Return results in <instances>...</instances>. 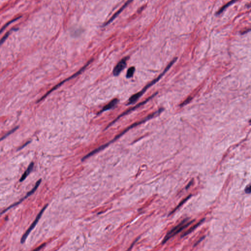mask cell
Here are the masks:
<instances>
[{
    "instance_id": "9c48e42d",
    "label": "cell",
    "mask_w": 251,
    "mask_h": 251,
    "mask_svg": "<svg viewBox=\"0 0 251 251\" xmlns=\"http://www.w3.org/2000/svg\"><path fill=\"white\" fill-rule=\"evenodd\" d=\"M205 218H204V219H202V220H201L197 224H196V225H195L194 226H193L192 227H191L190 229L188 230V231H187L186 232H184V234H182V237H184V236H187V235H188V234H190L191 232H192L194 230L196 229L197 227H198V226H200V225H201V223H202V222H204L205 221Z\"/></svg>"
},
{
    "instance_id": "d6986e66",
    "label": "cell",
    "mask_w": 251,
    "mask_h": 251,
    "mask_svg": "<svg viewBox=\"0 0 251 251\" xmlns=\"http://www.w3.org/2000/svg\"><path fill=\"white\" fill-rule=\"evenodd\" d=\"M45 245V244H43L42 245H41V246L39 247L38 248H37L36 249H35V251H38V250L41 249V248H42L43 247H44Z\"/></svg>"
},
{
    "instance_id": "8992f818",
    "label": "cell",
    "mask_w": 251,
    "mask_h": 251,
    "mask_svg": "<svg viewBox=\"0 0 251 251\" xmlns=\"http://www.w3.org/2000/svg\"><path fill=\"white\" fill-rule=\"evenodd\" d=\"M132 1H133V0H128V1H127V3H126L125 4V5H124V6H123L122 7V8H120V10H118V11L117 12H116V13H115V14L111 18H110V20L108 21V22H107L106 24H105V26L108 25V24H109L110 23H111L112 21H113L114 20L115 18H116V17H117V16L123 11V10H124V8H125L126 6H127L128 5H129V3H130V2H132Z\"/></svg>"
},
{
    "instance_id": "ffe728a7",
    "label": "cell",
    "mask_w": 251,
    "mask_h": 251,
    "mask_svg": "<svg viewBox=\"0 0 251 251\" xmlns=\"http://www.w3.org/2000/svg\"><path fill=\"white\" fill-rule=\"evenodd\" d=\"M30 141H29V142H27V143H26L24 145H23V146H22V147H21L20 148H19V150H20V149H22L25 146H26L27 144H28V143H30Z\"/></svg>"
},
{
    "instance_id": "5b68a950",
    "label": "cell",
    "mask_w": 251,
    "mask_h": 251,
    "mask_svg": "<svg viewBox=\"0 0 251 251\" xmlns=\"http://www.w3.org/2000/svg\"><path fill=\"white\" fill-rule=\"evenodd\" d=\"M41 179H40V180H38L37 182H36V184H35V187H33V188L32 189V190H31L30 192H28V194H27L26 195L25 197H24L23 199H22L20 201H19L18 202H16V203H15V204H13V205H12V206H10V207H8V208H7V209H6L5 210H3V212H2V214H4V213H5V212H6L7 210H9L10 209H11V208L13 207H15V206H17V205H19V204H20V203H21V202H22V201H23L24 200L26 199V198H28V197H29L30 195H31V194H33V193H34L35 191V190L37 189V188H38V187H39V185H40V183H41Z\"/></svg>"
},
{
    "instance_id": "4fadbf2b",
    "label": "cell",
    "mask_w": 251,
    "mask_h": 251,
    "mask_svg": "<svg viewBox=\"0 0 251 251\" xmlns=\"http://www.w3.org/2000/svg\"><path fill=\"white\" fill-rule=\"evenodd\" d=\"M21 17H18L17 18H15V19H13L12 20L10 21V22H8V23L6 24L5 25V26H3V28H1V30H0V34H1L2 33V32L4 31V30L6 28V27L10 25V24L12 23L13 22H15L16 21L18 20V19H20Z\"/></svg>"
},
{
    "instance_id": "6da1fadb",
    "label": "cell",
    "mask_w": 251,
    "mask_h": 251,
    "mask_svg": "<svg viewBox=\"0 0 251 251\" xmlns=\"http://www.w3.org/2000/svg\"><path fill=\"white\" fill-rule=\"evenodd\" d=\"M177 60V58H175L174 60H173L172 61H171V62L168 65V66H167L166 68L163 71V72L162 73V74H160V75L159 76V77H157V78H155V80H153L152 82H151L150 83H149L148 85H147L144 88H143V89L141 91H140L138 93H137L136 94H135V95H133L132 97H130V98L129 99V103H128V105H130V104H133L134 103H135V102H137V100H138L139 98L140 97H141L142 95H143L145 92V91L147 90L149 88V87H150L151 86H152L153 85H154L155 83H156L157 82H158L159 80V79H160L161 78H162V76H163L164 75L166 72L167 71L169 70V69L170 68L171 66H172L173 64L175 62V61Z\"/></svg>"
},
{
    "instance_id": "7a4b0ae2",
    "label": "cell",
    "mask_w": 251,
    "mask_h": 251,
    "mask_svg": "<svg viewBox=\"0 0 251 251\" xmlns=\"http://www.w3.org/2000/svg\"><path fill=\"white\" fill-rule=\"evenodd\" d=\"M188 220V218H185L178 225L175 227H173L171 231H170L167 234L165 237L164 238L163 241L162 242V244H165L171 238L174 237L176 234H179V232H180L182 230H184V229H185L187 227H188V226L191 224L192 223H193L195 221V220H193V221H191L189 222H187Z\"/></svg>"
},
{
    "instance_id": "ba28073f",
    "label": "cell",
    "mask_w": 251,
    "mask_h": 251,
    "mask_svg": "<svg viewBox=\"0 0 251 251\" xmlns=\"http://www.w3.org/2000/svg\"><path fill=\"white\" fill-rule=\"evenodd\" d=\"M33 166H34V163H33V162H31V163H30V164L29 165V166H28V168H27V170L25 171V172L24 173V174L22 175V177L21 178V179H20V182H22L23 180H25L26 178L28 177V176L29 174L31 172V170L33 169Z\"/></svg>"
},
{
    "instance_id": "52a82bcc",
    "label": "cell",
    "mask_w": 251,
    "mask_h": 251,
    "mask_svg": "<svg viewBox=\"0 0 251 251\" xmlns=\"http://www.w3.org/2000/svg\"><path fill=\"white\" fill-rule=\"evenodd\" d=\"M118 102V100L117 99H114L110 103H108L107 105H105V107H103V110L101 111V112H100V113H101L102 112H105V111L113 108L117 104Z\"/></svg>"
},
{
    "instance_id": "2e32d148",
    "label": "cell",
    "mask_w": 251,
    "mask_h": 251,
    "mask_svg": "<svg viewBox=\"0 0 251 251\" xmlns=\"http://www.w3.org/2000/svg\"><path fill=\"white\" fill-rule=\"evenodd\" d=\"M251 185H250V184H249V185H248V186H247V187H246V188H245V192L247 193V194H250V193H251Z\"/></svg>"
},
{
    "instance_id": "5bb4252c",
    "label": "cell",
    "mask_w": 251,
    "mask_h": 251,
    "mask_svg": "<svg viewBox=\"0 0 251 251\" xmlns=\"http://www.w3.org/2000/svg\"><path fill=\"white\" fill-rule=\"evenodd\" d=\"M18 127L15 128H14V129H13L12 130H10V132H8V133H6V135H5L3 137H2V138H0V141H2L5 138H6V137H8V135H10V134L13 133V132H15L17 129Z\"/></svg>"
},
{
    "instance_id": "8fae6325",
    "label": "cell",
    "mask_w": 251,
    "mask_h": 251,
    "mask_svg": "<svg viewBox=\"0 0 251 251\" xmlns=\"http://www.w3.org/2000/svg\"><path fill=\"white\" fill-rule=\"evenodd\" d=\"M237 1V0H232V1L230 2L229 3H227V5H225V6L222 7V8H221V10H219L218 11V12L217 13V15H218V14H220V13H221L223 12V10H224L226 9V8L228 7V6H230V5H232V3H234V2Z\"/></svg>"
},
{
    "instance_id": "7c38bea8",
    "label": "cell",
    "mask_w": 251,
    "mask_h": 251,
    "mask_svg": "<svg viewBox=\"0 0 251 251\" xmlns=\"http://www.w3.org/2000/svg\"><path fill=\"white\" fill-rule=\"evenodd\" d=\"M191 195H189V196H188V197H187V198H185V199L183 200V201H182V202H180V203L179 204V205H178V206L177 207H176V209H175L174 210L171 212V213L169 215H171V214H172L173 213H174V212L175 211H176L177 209H179V207H180V206H182V205H183V204H184V202H186V201L187 200L189 199V198L191 197Z\"/></svg>"
},
{
    "instance_id": "277c9868",
    "label": "cell",
    "mask_w": 251,
    "mask_h": 251,
    "mask_svg": "<svg viewBox=\"0 0 251 251\" xmlns=\"http://www.w3.org/2000/svg\"><path fill=\"white\" fill-rule=\"evenodd\" d=\"M127 58H125L118 63L113 70V74L115 76L119 75L120 73L125 69L127 65Z\"/></svg>"
},
{
    "instance_id": "e0dca14e",
    "label": "cell",
    "mask_w": 251,
    "mask_h": 251,
    "mask_svg": "<svg viewBox=\"0 0 251 251\" xmlns=\"http://www.w3.org/2000/svg\"><path fill=\"white\" fill-rule=\"evenodd\" d=\"M192 182H193V180H192L191 181H190L189 183L188 184V185H187L185 188H186V189H187L188 188H189L190 187V186L192 185Z\"/></svg>"
},
{
    "instance_id": "3957f363",
    "label": "cell",
    "mask_w": 251,
    "mask_h": 251,
    "mask_svg": "<svg viewBox=\"0 0 251 251\" xmlns=\"http://www.w3.org/2000/svg\"><path fill=\"white\" fill-rule=\"evenodd\" d=\"M47 206H48V205H46V206L43 208L40 211V212H39V214H38L37 216L36 217V219H35L34 222H33V224H31V226H30L29 229L27 230V232H25V234H24L23 235L22 239H21V243L23 244V243H24V242H25L26 240V239H27V237H28V234H30V232H31V231L34 229V227H35L36 224H37L38 222L39 219H40V218L41 217V215H42L43 213V212L44 211V210H45L47 208Z\"/></svg>"
},
{
    "instance_id": "9a60e30c",
    "label": "cell",
    "mask_w": 251,
    "mask_h": 251,
    "mask_svg": "<svg viewBox=\"0 0 251 251\" xmlns=\"http://www.w3.org/2000/svg\"><path fill=\"white\" fill-rule=\"evenodd\" d=\"M12 30H10V31L8 32V33L5 35V36H3V37L2 38V39H1V40H0V45H1L2 43H3L4 42V41L6 40V38L8 37V36H9V35H10V33H11V31Z\"/></svg>"
},
{
    "instance_id": "30bf717a",
    "label": "cell",
    "mask_w": 251,
    "mask_h": 251,
    "mask_svg": "<svg viewBox=\"0 0 251 251\" xmlns=\"http://www.w3.org/2000/svg\"><path fill=\"white\" fill-rule=\"evenodd\" d=\"M135 68L134 67H130L128 69V70L127 71V75H126V77L127 78H132V76H133V74H134V73H135Z\"/></svg>"
},
{
    "instance_id": "ac0fdd59",
    "label": "cell",
    "mask_w": 251,
    "mask_h": 251,
    "mask_svg": "<svg viewBox=\"0 0 251 251\" xmlns=\"http://www.w3.org/2000/svg\"><path fill=\"white\" fill-rule=\"evenodd\" d=\"M204 238H205V237H204V236H203V237H202V238H201V239H201V240H199V241H198L197 242V243H196V244H195L194 246H196V245H198V244H199V243L201 241H202V239H204Z\"/></svg>"
}]
</instances>
